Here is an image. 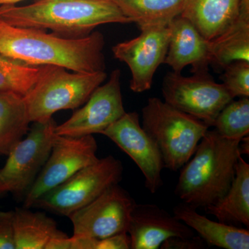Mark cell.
I'll return each mask as SVG.
<instances>
[{"mask_svg":"<svg viewBox=\"0 0 249 249\" xmlns=\"http://www.w3.org/2000/svg\"><path fill=\"white\" fill-rule=\"evenodd\" d=\"M104 36L98 31L81 37L15 27L0 19V54L26 65L55 66L76 72L106 70Z\"/></svg>","mask_w":249,"mask_h":249,"instance_id":"6da1fadb","label":"cell"},{"mask_svg":"<svg viewBox=\"0 0 249 249\" xmlns=\"http://www.w3.org/2000/svg\"><path fill=\"white\" fill-rule=\"evenodd\" d=\"M0 19L15 27L50 29L67 37L89 35L102 24L132 23L111 0H37L0 6Z\"/></svg>","mask_w":249,"mask_h":249,"instance_id":"7a4b0ae2","label":"cell"},{"mask_svg":"<svg viewBox=\"0 0 249 249\" xmlns=\"http://www.w3.org/2000/svg\"><path fill=\"white\" fill-rule=\"evenodd\" d=\"M240 141L224 138L214 129L207 131L194 155L181 168L175 193L182 202L204 209L224 196L242 155Z\"/></svg>","mask_w":249,"mask_h":249,"instance_id":"3957f363","label":"cell"},{"mask_svg":"<svg viewBox=\"0 0 249 249\" xmlns=\"http://www.w3.org/2000/svg\"><path fill=\"white\" fill-rule=\"evenodd\" d=\"M142 127L160 150L163 166L178 171L194 155L209 126L159 98L142 109Z\"/></svg>","mask_w":249,"mask_h":249,"instance_id":"277c9868","label":"cell"},{"mask_svg":"<svg viewBox=\"0 0 249 249\" xmlns=\"http://www.w3.org/2000/svg\"><path fill=\"white\" fill-rule=\"evenodd\" d=\"M107 78L103 71L70 73L65 69L48 66L34 89L24 96L31 123H46L55 113L76 109Z\"/></svg>","mask_w":249,"mask_h":249,"instance_id":"5b68a950","label":"cell"},{"mask_svg":"<svg viewBox=\"0 0 249 249\" xmlns=\"http://www.w3.org/2000/svg\"><path fill=\"white\" fill-rule=\"evenodd\" d=\"M123 173L122 163L113 156L98 159L41 196L34 206L69 217L120 182Z\"/></svg>","mask_w":249,"mask_h":249,"instance_id":"8992f818","label":"cell"},{"mask_svg":"<svg viewBox=\"0 0 249 249\" xmlns=\"http://www.w3.org/2000/svg\"><path fill=\"white\" fill-rule=\"evenodd\" d=\"M33 124L0 168V196L7 193L25 196L50 155L56 124L53 119Z\"/></svg>","mask_w":249,"mask_h":249,"instance_id":"52a82bcc","label":"cell"},{"mask_svg":"<svg viewBox=\"0 0 249 249\" xmlns=\"http://www.w3.org/2000/svg\"><path fill=\"white\" fill-rule=\"evenodd\" d=\"M165 103L213 127L223 108L233 100L222 83L214 81L209 72L183 76L168 72L162 83Z\"/></svg>","mask_w":249,"mask_h":249,"instance_id":"ba28073f","label":"cell"},{"mask_svg":"<svg viewBox=\"0 0 249 249\" xmlns=\"http://www.w3.org/2000/svg\"><path fill=\"white\" fill-rule=\"evenodd\" d=\"M97 150L93 135L71 137L55 134L48 159L24 196V207L31 209L41 196L97 161Z\"/></svg>","mask_w":249,"mask_h":249,"instance_id":"9c48e42d","label":"cell"},{"mask_svg":"<svg viewBox=\"0 0 249 249\" xmlns=\"http://www.w3.org/2000/svg\"><path fill=\"white\" fill-rule=\"evenodd\" d=\"M137 203L125 190L113 185L101 196L69 216L73 237L102 239L127 232Z\"/></svg>","mask_w":249,"mask_h":249,"instance_id":"30bf717a","label":"cell"},{"mask_svg":"<svg viewBox=\"0 0 249 249\" xmlns=\"http://www.w3.org/2000/svg\"><path fill=\"white\" fill-rule=\"evenodd\" d=\"M140 29L137 37L112 47L114 58L124 62L130 70L129 88L135 93L144 92L151 88L156 71L164 63L170 36L169 25L147 26Z\"/></svg>","mask_w":249,"mask_h":249,"instance_id":"8fae6325","label":"cell"},{"mask_svg":"<svg viewBox=\"0 0 249 249\" xmlns=\"http://www.w3.org/2000/svg\"><path fill=\"white\" fill-rule=\"evenodd\" d=\"M125 112L121 93V71L115 70L107 83L93 91L83 107L65 122L55 125V134L71 137L101 134Z\"/></svg>","mask_w":249,"mask_h":249,"instance_id":"7c38bea8","label":"cell"},{"mask_svg":"<svg viewBox=\"0 0 249 249\" xmlns=\"http://www.w3.org/2000/svg\"><path fill=\"white\" fill-rule=\"evenodd\" d=\"M100 134L106 136L125 152L145 178V186L152 194L163 185V166L157 145L141 124L138 113L125 112Z\"/></svg>","mask_w":249,"mask_h":249,"instance_id":"4fadbf2b","label":"cell"},{"mask_svg":"<svg viewBox=\"0 0 249 249\" xmlns=\"http://www.w3.org/2000/svg\"><path fill=\"white\" fill-rule=\"evenodd\" d=\"M127 233L130 249H159L173 237H190L196 232L160 206L136 204L131 214Z\"/></svg>","mask_w":249,"mask_h":249,"instance_id":"5bb4252c","label":"cell"},{"mask_svg":"<svg viewBox=\"0 0 249 249\" xmlns=\"http://www.w3.org/2000/svg\"><path fill=\"white\" fill-rule=\"evenodd\" d=\"M169 27V45L164 63L177 73H181L188 65L193 67V73L209 72V41L181 16L173 19Z\"/></svg>","mask_w":249,"mask_h":249,"instance_id":"9a60e30c","label":"cell"},{"mask_svg":"<svg viewBox=\"0 0 249 249\" xmlns=\"http://www.w3.org/2000/svg\"><path fill=\"white\" fill-rule=\"evenodd\" d=\"M173 215L196 232L208 246L224 249H249V229L211 220L183 202L174 207Z\"/></svg>","mask_w":249,"mask_h":249,"instance_id":"2e32d148","label":"cell"},{"mask_svg":"<svg viewBox=\"0 0 249 249\" xmlns=\"http://www.w3.org/2000/svg\"><path fill=\"white\" fill-rule=\"evenodd\" d=\"M238 14V0H185L181 16L211 41L227 30Z\"/></svg>","mask_w":249,"mask_h":249,"instance_id":"e0dca14e","label":"cell"},{"mask_svg":"<svg viewBox=\"0 0 249 249\" xmlns=\"http://www.w3.org/2000/svg\"><path fill=\"white\" fill-rule=\"evenodd\" d=\"M219 222L230 225L249 227V164L242 155L236 165L235 175L230 188L222 198L204 208Z\"/></svg>","mask_w":249,"mask_h":249,"instance_id":"ac0fdd59","label":"cell"},{"mask_svg":"<svg viewBox=\"0 0 249 249\" xmlns=\"http://www.w3.org/2000/svg\"><path fill=\"white\" fill-rule=\"evenodd\" d=\"M210 65L224 70L232 62H249V16L238 15L235 22L209 41Z\"/></svg>","mask_w":249,"mask_h":249,"instance_id":"d6986e66","label":"cell"},{"mask_svg":"<svg viewBox=\"0 0 249 249\" xmlns=\"http://www.w3.org/2000/svg\"><path fill=\"white\" fill-rule=\"evenodd\" d=\"M14 229L16 249H45L51 238L62 232L52 218L24 207L14 211Z\"/></svg>","mask_w":249,"mask_h":249,"instance_id":"ffe728a7","label":"cell"},{"mask_svg":"<svg viewBox=\"0 0 249 249\" xmlns=\"http://www.w3.org/2000/svg\"><path fill=\"white\" fill-rule=\"evenodd\" d=\"M24 96L0 92V156L7 155L29 130Z\"/></svg>","mask_w":249,"mask_h":249,"instance_id":"44dd1931","label":"cell"},{"mask_svg":"<svg viewBox=\"0 0 249 249\" xmlns=\"http://www.w3.org/2000/svg\"><path fill=\"white\" fill-rule=\"evenodd\" d=\"M139 27L168 26L181 16L185 0H111Z\"/></svg>","mask_w":249,"mask_h":249,"instance_id":"7402d4cb","label":"cell"},{"mask_svg":"<svg viewBox=\"0 0 249 249\" xmlns=\"http://www.w3.org/2000/svg\"><path fill=\"white\" fill-rule=\"evenodd\" d=\"M48 66H34L0 54V92L27 96L47 71Z\"/></svg>","mask_w":249,"mask_h":249,"instance_id":"603a6c76","label":"cell"},{"mask_svg":"<svg viewBox=\"0 0 249 249\" xmlns=\"http://www.w3.org/2000/svg\"><path fill=\"white\" fill-rule=\"evenodd\" d=\"M213 127L225 139L241 140L249 136V97L239 98L228 103L218 114Z\"/></svg>","mask_w":249,"mask_h":249,"instance_id":"cb8c5ba5","label":"cell"},{"mask_svg":"<svg viewBox=\"0 0 249 249\" xmlns=\"http://www.w3.org/2000/svg\"><path fill=\"white\" fill-rule=\"evenodd\" d=\"M223 71L222 85L232 98L249 97V62H232Z\"/></svg>","mask_w":249,"mask_h":249,"instance_id":"d4e9b609","label":"cell"},{"mask_svg":"<svg viewBox=\"0 0 249 249\" xmlns=\"http://www.w3.org/2000/svg\"><path fill=\"white\" fill-rule=\"evenodd\" d=\"M72 249H129L130 238L127 232L106 238L74 237L71 236Z\"/></svg>","mask_w":249,"mask_h":249,"instance_id":"484cf974","label":"cell"},{"mask_svg":"<svg viewBox=\"0 0 249 249\" xmlns=\"http://www.w3.org/2000/svg\"><path fill=\"white\" fill-rule=\"evenodd\" d=\"M14 217V211L0 210V249H16Z\"/></svg>","mask_w":249,"mask_h":249,"instance_id":"4316f807","label":"cell"},{"mask_svg":"<svg viewBox=\"0 0 249 249\" xmlns=\"http://www.w3.org/2000/svg\"><path fill=\"white\" fill-rule=\"evenodd\" d=\"M206 246V242L199 235H196L190 237H170L161 244L160 249H202Z\"/></svg>","mask_w":249,"mask_h":249,"instance_id":"83f0119b","label":"cell"},{"mask_svg":"<svg viewBox=\"0 0 249 249\" xmlns=\"http://www.w3.org/2000/svg\"><path fill=\"white\" fill-rule=\"evenodd\" d=\"M72 240L65 232L54 236L47 242L45 249H71Z\"/></svg>","mask_w":249,"mask_h":249,"instance_id":"f1b7e54d","label":"cell"},{"mask_svg":"<svg viewBox=\"0 0 249 249\" xmlns=\"http://www.w3.org/2000/svg\"><path fill=\"white\" fill-rule=\"evenodd\" d=\"M239 150L241 155H247L249 154V136L244 137L241 139L240 145H239Z\"/></svg>","mask_w":249,"mask_h":249,"instance_id":"f546056e","label":"cell"},{"mask_svg":"<svg viewBox=\"0 0 249 249\" xmlns=\"http://www.w3.org/2000/svg\"><path fill=\"white\" fill-rule=\"evenodd\" d=\"M22 0H0V6L4 5H15Z\"/></svg>","mask_w":249,"mask_h":249,"instance_id":"4dcf8cb0","label":"cell"}]
</instances>
